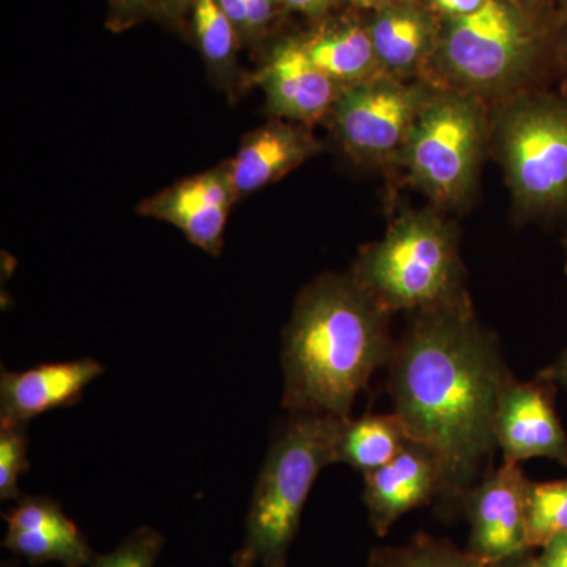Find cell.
<instances>
[{
  "mask_svg": "<svg viewBox=\"0 0 567 567\" xmlns=\"http://www.w3.org/2000/svg\"><path fill=\"white\" fill-rule=\"evenodd\" d=\"M509 369L470 297L420 312L390 363L394 413L442 473L440 516L454 518L480 483L495 442V412Z\"/></svg>",
  "mask_w": 567,
  "mask_h": 567,
  "instance_id": "1",
  "label": "cell"
},
{
  "mask_svg": "<svg viewBox=\"0 0 567 567\" xmlns=\"http://www.w3.org/2000/svg\"><path fill=\"white\" fill-rule=\"evenodd\" d=\"M390 317L353 276L324 275L305 287L284 330L289 413L350 420L357 395L393 358Z\"/></svg>",
  "mask_w": 567,
  "mask_h": 567,
  "instance_id": "2",
  "label": "cell"
},
{
  "mask_svg": "<svg viewBox=\"0 0 567 567\" xmlns=\"http://www.w3.org/2000/svg\"><path fill=\"white\" fill-rule=\"evenodd\" d=\"M557 20L524 2L487 0L476 13L443 21L425 81L481 100L517 95L555 51Z\"/></svg>",
  "mask_w": 567,
  "mask_h": 567,
  "instance_id": "3",
  "label": "cell"
},
{
  "mask_svg": "<svg viewBox=\"0 0 567 567\" xmlns=\"http://www.w3.org/2000/svg\"><path fill=\"white\" fill-rule=\"evenodd\" d=\"M344 421L290 413L276 432L254 487L245 540L233 557L235 567H289V548L306 499L324 466L336 464Z\"/></svg>",
  "mask_w": 567,
  "mask_h": 567,
  "instance_id": "4",
  "label": "cell"
},
{
  "mask_svg": "<svg viewBox=\"0 0 567 567\" xmlns=\"http://www.w3.org/2000/svg\"><path fill=\"white\" fill-rule=\"evenodd\" d=\"M352 276L388 315H420L468 297L457 235L432 212L395 219L382 240L360 254Z\"/></svg>",
  "mask_w": 567,
  "mask_h": 567,
  "instance_id": "5",
  "label": "cell"
},
{
  "mask_svg": "<svg viewBox=\"0 0 567 567\" xmlns=\"http://www.w3.org/2000/svg\"><path fill=\"white\" fill-rule=\"evenodd\" d=\"M491 126L517 207L551 216L567 207V96L520 92L506 99Z\"/></svg>",
  "mask_w": 567,
  "mask_h": 567,
  "instance_id": "6",
  "label": "cell"
},
{
  "mask_svg": "<svg viewBox=\"0 0 567 567\" xmlns=\"http://www.w3.org/2000/svg\"><path fill=\"white\" fill-rule=\"evenodd\" d=\"M491 136L483 100L436 87L413 123L398 162L439 207H461L475 192Z\"/></svg>",
  "mask_w": 567,
  "mask_h": 567,
  "instance_id": "7",
  "label": "cell"
},
{
  "mask_svg": "<svg viewBox=\"0 0 567 567\" xmlns=\"http://www.w3.org/2000/svg\"><path fill=\"white\" fill-rule=\"evenodd\" d=\"M435 89L429 81L405 82L386 74L349 85L330 114L336 136L357 162H394Z\"/></svg>",
  "mask_w": 567,
  "mask_h": 567,
  "instance_id": "8",
  "label": "cell"
},
{
  "mask_svg": "<svg viewBox=\"0 0 567 567\" xmlns=\"http://www.w3.org/2000/svg\"><path fill=\"white\" fill-rule=\"evenodd\" d=\"M528 484L518 464L505 462L468 492L462 513L470 524V555L491 567L511 565L529 555Z\"/></svg>",
  "mask_w": 567,
  "mask_h": 567,
  "instance_id": "9",
  "label": "cell"
},
{
  "mask_svg": "<svg viewBox=\"0 0 567 567\" xmlns=\"http://www.w3.org/2000/svg\"><path fill=\"white\" fill-rule=\"evenodd\" d=\"M495 442L505 462L550 458L567 465V434L555 409V383L543 377L503 386L495 412Z\"/></svg>",
  "mask_w": 567,
  "mask_h": 567,
  "instance_id": "10",
  "label": "cell"
},
{
  "mask_svg": "<svg viewBox=\"0 0 567 567\" xmlns=\"http://www.w3.org/2000/svg\"><path fill=\"white\" fill-rule=\"evenodd\" d=\"M235 200L238 194L226 162L148 197L137 213L177 227L194 246L219 256Z\"/></svg>",
  "mask_w": 567,
  "mask_h": 567,
  "instance_id": "11",
  "label": "cell"
},
{
  "mask_svg": "<svg viewBox=\"0 0 567 567\" xmlns=\"http://www.w3.org/2000/svg\"><path fill=\"white\" fill-rule=\"evenodd\" d=\"M256 82L275 118L306 126L330 115L344 89L311 61L300 40L279 43Z\"/></svg>",
  "mask_w": 567,
  "mask_h": 567,
  "instance_id": "12",
  "label": "cell"
},
{
  "mask_svg": "<svg viewBox=\"0 0 567 567\" xmlns=\"http://www.w3.org/2000/svg\"><path fill=\"white\" fill-rule=\"evenodd\" d=\"M440 492L442 473L434 454L410 440L393 461L364 475L369 524L377 536L385 537L406 513L436 502Z\"/></svg>",
  "mask_w": 567,
  "mask_h": 567,
  "instance_id": "13",
  "label": "cell"
},
{
  "mask_svg": "<svg viewBox=\"0 0 567 567\" xmlns=\"http://www.w3.org/2000/svg\"><path fill=\"white\" fill-rule=\"evenodd\" d=\"M3 518V546L33 566L55 561L84 567L92 566L96 557L81 529L50 496H21Z\"/></svg>",
  "mask_w": 567,
  "mask_h": 567,
  "instance_id": "14",
  "label": "cell"
},
{
  "mask_svg": "<svg viewBox=\"0 0 567 567\" xmlns=\"http://www.w3.org/2000/svg\"><path fill=\"white\" fill-rule=\"evenodd\" d=\"M103 372V364L92 358L39 364L21 372L3 371L0 420L29 423L51 410L74 405Z\"/></svg>",
  "mask_w": 567,
  "mask_h": 567,
  "instance_id": "15",
  "label": "cell"
},
{
  "mask_svg": "<svg viewBox=\"0 0 567 567\" xmlns=\"http://www.w3.org/2000/svg\"><path fill=\"white\" fill-rule=\"evenodd\" d=\"M320 151V142L301 123L275 118L246 134L237 155L227 162L238 199L281 181Z\"/></svg>",
  "mask_w": 567,
  "mask_h": 567,
  "instance_id": "16",
  "label": "cell"
},
{
  "mask_svg": "<svg viewBox=\"0 0 567 567\" xmlns=\"http://www.w3.org/2000/svg\"><path fill=\"white\" fill-rule=\"evenodd\" d=\"M368 28L386 76L406 80L425 73L440 33L427 7L412 0H393L377 9Z\"/></svg>",
  "mask_w": 567,
  "mask_h": 567,
  "instance_id": "17",
  "label": "cell"
},
{
  "mask_svg": "<svg viewBox=\"0 0 567 567\" xmlns=\"http://www.w3.org/2000/svg\"><path fill=\"white\" fill-rule=\"evenodd\" d=\"M300 41L311 61L342 87L385 76L369 28L360 22H324Z\"/></svg>",
  "mask_w": 567,
  "mask_h": 567,
  "instance_id": "18",
  "label": "cell"
},
{
  "mask_svg": "<svg viewBox=\"0 0 567 567\" xmlns=\"http://www.w3.org/2000/svg\"><path fill=\"white\" fill-rule=\"evenodd\" d=\"M401 417L391 415H365L360 420H346L336 445V462L347 464L365 473L393 461L410 442Z\"/></svg>",
  "mask_w": 567,
  "mask_h": 567,
  "instance_id": "19",
  "label": "cell"
},
{
  "mask_svg": "<svg viewBox=\"0 0 567 567\" xmlns=\"http://www.w3.org/2000/svg\"><path fill=\"white\" fill-rule=\"evenodd\" d=\"M368 567H491L453 543L417 533L402 546L372 548Z\"/></svg>",
  "mask_w": 567,
  "mask_h": 567,
  "instance_id": "20",
  "label": "cell"
},
{
  "mask_svg": "<svg viewBox=\"0 0 567 567\" xmlns=\"http://www.w3.org/2000/svg\"><path fill=\"white\" fill-rule=\"evenodd\" d=\"M189 14L197 48L203 52L205 62L219 76H230L240 35L237 28L224 13L218 0H196Z\"/></svg>",
  "mask_w": 567,
  "mask_h": 567,
  "instance_id": "21",
  "label": "cell"
},
{
  "mask_svg": "<svg viewBox=\"0 0 567 567\" xmlns=\"http://www.w3.org/2000/svg\"><path fill=\"white\" fill-rule=\"evenodd\" d=\"M567 533V480L532 483L527 491V535L529 547L540 548Z\"/></svg>",
  "mask_w": 567,
  "mask_h": 567,
  "instance_id": "22",
  "label": "cell"
},
{
  "mask_svg": "<svg viewBox=\"0 0 567 567\" xmlns=\"http://www.w3.org/2000/svg\"><path fill=\"white\" fill-rule=\"evenodd\" d=\"M28 423L0 420V498L18 502L21 498L20 477L28 472Z\"/></svg>",
  "mask_w": 567,
  "mask_h": 567,
  "instance_id": "23",
  "label": "cell"
},
{
  "mask_svg": "<svg viewBox=\"0 0 567 567\" xmlns=\"http://www.w3.org/2000/svg\"><path fill=\"white\" fill-rule=\"evenodd\" d=\"M196 0H106V25L114 32L128 31L147 21L174 22L192 11Z\"/></svg>",
  "mask_w": 567,
  "mask_h": 567,
  "instance_id": "24",
  "label": "cell"
},
{
  "mask_svg": "<svg viewBox=\"0 0 567 567\" xmlns=\"http://www.w3.org/2000/svg\"><path fill=\"white\" fill-rule=\"evenodd\" d=\"M164 537L151 527L134 529L114 550L96 555L91 567H153L162 554Z\"/></svg>",
  "mask_w": 567,
  "mask_h": 567,
  "instance_id": "25",
  "label": "cell"
},
{
  "mask_svg": "<svg viewBox=\"0 0 567 567\" xmlns=\"http://www.w3.org/2000/svg\"><path fill=\"white\" fill-rule=\"evenodd\" d=\"M499 567H567V533L548 540L539 555H527L516 563Z\"/></svg>",
  "mask_w": 567,
  "mask_h": 567,
  "instance_id": "26",
  "label": "cell"
},
{
  "mask_svg": "<svg viewBox=\"0 0 567 567\" xmlns=\"http://www.w3.org/2000/svg\"><path fill=\"white\" fill-rule=\"evenodd\" d=\"M274 14L275 0H246V29L244 35H260L270 25Z\"/></svg>",
  "mask_w": 567,
  "mask_h": 567,
  "instance_id": "27",
  "label": "cell"
},
{
  "mask_svg": "<svg viewBox=\"0 0 567 567\" xmlns=\"http://www.w3.org/2000/svg\"><path fill=\"white\" fill-rule=\"evenodd\" d=\"M429 10L442 14L445 20L464 18L476 13L486 6L487 0H423Z\"/></svg>",
  "mask_w": 567,
  "mask_h": 567,
  "instance_id": "28",
  "label": "cell"
},
{
  "mask_svg": "<svg viewBox=\"0 0 567 567\" xmlns=\"http://www.w3.org/2000/svg\"><path fill=\"white\" fill-rule=\"evenodd\" d=\"M554 50L567 93V13H563V11H559L557 28H555Z\"/></svg>",
  "mask_w": 567,
  "mask_h": 567,
  "instance_id": "29",
  "label": "cell"
},
{
  "mask_svg": "<svg viewBox=\"0 0 567 567\" xmlns=\"http://www.w3.org/2000/svg\"><path fill=\"white\" fill-rule=\"evenodd\" d=\"M281 2L287 9L298 11V13L319 17L330 10L338 0H281Z\"/></svg>",
  "mask_w": 567,
  "mask_h": 567,
  "instance_id": "30",
  "label": "cell"
},
{
  "mask_svg": "<svg viewBox=\"0 0 567 567\" xmlns=\"http://www.w3.org/2000/svg\"><path fill=\"white\" fill-rule=\"evenodd\" d=\"M224 13L227 14L238 33L244 35L246 29V0H218Z\"/></svg>",
  "mask_w": 567,
  "mask_h": 567,
  "instance_id": "31",
  "label": "cell"
},
{
  "mask_svg": "<svg viewBox=\"0 0 567 567\" xmlns=\"http://www.w3.org/2000/svg\"><path fill=\"white\" fill-rule=\"evenodd\" d=\"M539 375L548 380V382L555 383V385L567 388V350L565 353H561V357L554 364L548 365L546 371L540 372Z\"/></svg>",
  "mask_w": 567,
  "mask_h": 567,
  "instance_id": "32",
  "label": "cell"
},
{
  "mask_svg": "<svg viewBox=\"0 0 567 567\" xmlns=\"http://www.w3.org/2000/svg\"><path fill=\"white\" fill-rule=\"evenodd\" d=\"M393 2V0H352V3L361 9H380V7L386 6V3Z\"/></svg>",
  "mask_w": 567,
  "mask_h": 567,
  "instance_id": "33",
  "label": "cell"
},
{
  "mask_svg": "<svg viewBox=\"0 0 567 567\" xmlns=\"http://www.w3.org/2000/svg\"><path fill=\"white\" fill-rule=\"evenodd\" d=\"M561 11L563 13H567V0H561Z\"/></svg>",
  "mask_w": 567,
  "mask_h": 567,
  "instance_id": "34",
  "label": "cell"
},
{
  "mask_svg": "<svg viewBox=\"0 0 567 567\" xmlns=\"http://www.w3.org/2000/svg\"><path fill=\"white\" fill-rule=\"evenodd\" d=\"M565 244H566V248H567V234H566V237H565Z\"/></svg>",
  "mask_w": 567,
  "mask_h": 567,
  "instance_id": "35",
  "label": "cell"
},
{
  "mask_svg": "<svg viewBox=\"0 0 567 567\" xmlns=\"http://www.w3.org/2000/svg\"><path fill=\"white\" fill-rule=\"evenodd\" d=\"M516 2H524L525 3V0H516Z\"/></svg>",
  "mask_w": 567,
  "mask_h": 567,
  "instance_id": "36",
  "label": "cell"
}]
</instances>
